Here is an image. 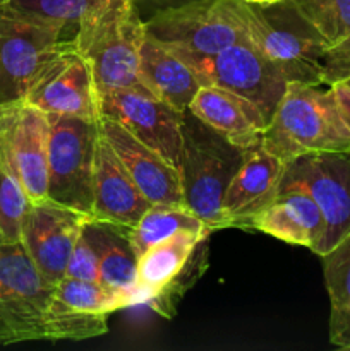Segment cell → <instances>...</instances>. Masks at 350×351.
Here are the masks:
<instances>
[{"label": "cell", "mask_w": 350, "mask_h": 351, "mask_svg": "<svg viewBox=\"0 0 350 351\" xmlns=\"http://www.w3.org/2000/svg\"><path fill=\"white\" fill-rule=\"evenodd\" d=\"M143 38L144 21L134 0H100L79 21L72 43L91 67L98 95L136 91L151 96L139 77Z\"/></svg>", "instance_id": "obj_1"}, {"label": "cell", "mask_w": 350, "mask_h": 351, "mask_svg": "<svg viewBox=\"0 0 350 351\" xmlns=\"http://www.w3.org/2000/svg\"><path fill=\"white\" fill-rule=\"evenodd\" d=\"M261 144L285 165L307 153L350 151V130L331 88L288 82Z\"/></svg>", "instance_id": "obj_2"}, {"label": "cell", "mask_w": 350, "mask_h": 351, "mask_svg": "<svg viewBox=\"0 0 350 351\" xmlns=\"http://www.w3.org/2000/svg\"><path fill=\"white\" fill-rule=\"evenodd\" d=\"M249 43L273 62L288 82L325 84L323 60L328 43L299 14L292 0L256 5L239 0Z\"/></svg>", "instance_id": "obj_3"}, {"label": "cell", "mask_w": 350, "mask_h": 351, "mask_svg": "<svg viewBox=\"0 0 350 351\" xmlns=\"http://www.w3.org/2000/svg\"><path fill=\"white\" fill-rule=\"evenodd\" d=\"M244 149L202 123L189 110L182 112L180 171L184 202L213 232L225 228L223 195L235 175Z\"/></svg>", "instance_id": "obj_4"}, {"label": "cell", "mask_w": 350, "mask_h": 351, "mask_svg": "<svg viewBox=\"0 0 350 351\" xmlns=\"http://www.w3.org/2000/svg\"><path fill=\"white\" fill-rule=\"evenodd\" d=\"M144 33L165 47L196 55H213L249 41L239 0H187L158 9L144 21Z\"/></svg>", "instance_id": "obj_5"}, {"label": "cell", "mask_w": 350, "mask_h": 351, "mask_svg": "<svg viewBox=\"0 0 350 351\" xmlns=\"http://www.w3.org/2000/svg\"><path fill=\"white\" fill-rule=\"evenodd\" d=\"M48 199L91 216L100 122L64 115H48Z\"/></svg>", "instance_id": "obj_6"}, {"label": "cell", "mask_w": 350, "mask_h": 351, "mask_svg": "<svg viewBox=\"0 0 350 351\" xmlns=\"http://www.w3.org/2000/svg\"><path fill=\"white\" fill-rule=\"evenodd\" d=\"M172 50V48H170ZM199 75L202 86L215 84L244 96L271 120L288 79L249 41L235 43L213 55L174 50Z\"/></svg>", "instance_id": "obj_7"}, {"label": "cell", "mask_w": 350, "mask_h": 351, "mask_svg": "<svg viewBox=\"0 0 350 351\" xmlns=\"http://www.w3.org/2000/svg\"><path fill=\"white\" fill-rule=\"evenodd\" d=\"M51 288L23 243L0 245V345L45 339L43 319Z\"/></svg>", "instance_id": "obj_8"}, {"label": "cell", "mask_w": 350, "mask_h": 351, "mask_svg": "<svg viewBox=\"0 0 350 351\" xmlns=\"http://www.w3.org/2000/svg\"><path fill=\"white\" fill-rule=\"evenodd\" d=\"M280 187L307 192L325 218L319 257L350 233V151H319L285 165Z\"/></svg>", "instance_id": "obj_9"}, {"label": "cell", "mask_w": 350, "mask_h": 351, "mask_svg": "<svg viewBox=\"0 0 350 351\" xmlns=\"http://www.w3.org/2000/svg\"><path fill=\"white\" fill-rule=\"evenodd\" d=\"M48 113L26 99L0 103V161L31 202L48 199Z\"/></svg>", "instance_id": "obj_10"}, {"label": "cell", "mask_w": 350, "mask_h": 351, "mask_svg": "<svg viewBox=\"0 0 350 351\" xmlns=\"http://www.w3.org/2000/svg\"><path fill=\"white\" fill-rule=\"evenodd\" d=\"M65 27L0 9V103L23 99L45 65L65 47Z\"/></svg>", "instance_id": "obj_11"}, {"label": "cell", "mask_w": 350, "mask_h": 351, "mask_svg": "<svg viewBox=\"0 0 350 351\" xmlns=\"http://www.w3.org/2000/svg\"><path fill=\"white\" fill-rule=\"evenodd\" d=\"M127 302L117 291L100 283L64 276L54 285L43 319L48 341H84L108 331V317L126 308Z\"/></svg>", "instance_id": "obj_12"}, {"label": "cell", "mask_w": 350, "mask_h": 351, "mask_svg": "<svg viewBox=\"0 0 350 351\" xmlns=\"http://www.w3.org/2000/svg\"><path fill=\"white\" fill-rule=\"evenodd\" d=\"M23 99L48 115L75 117L89 122L102 119L91 67L75 50L72 40L45 65Z\"/></svg>", "instance_id": "obj_13"}, {"label": "cell", "mask_w": 350, "mask_h": 351, "mask_svg": "<svg viewBox=\"0 0 350 351\" xmlns=\"http://www.w3.org/2000/svg\"><path fill=\"white\" fill-rule=\"evenodd\" d=\"M89 216L45 199L31 202L23 219L21 243L50 287L65 276L69 257Z\"/></svg>", "instance_id": "obj_14"}, {"label": "cell", "mask_w": 350, "mask_h": 351, "mask_svg": "<svg viewBox=\"0 0 350 351\" xmlns=\"http://www.w3.org/2000/svg\"><path fill=\"white\" fill-rule=\"evenodd\" d=\"M100 112L102 117L126 127L136 139L156 151L175 168L180 167L182 112L136 91L102 93Z\"/></svg>", "instance_id": "obj_15"}, {"label": "cell", "mask_w": 350, "mask_h": 351, "mask_svg": "<svg viewBox=\"0 0 350 351\" xmlns=\"http://www.w3.org/2000/svg\"><path fill=\"white\" fill-rule=\"evenodd\" d=\"M100 130L151 204H185L178 168L108 117L100 119Z\"/></svg>", "instance_id": "obj_16"}, {"label": "cell", "mask_w": 350, "mask_h": 351, "mask_svg": "<svg viewBox=\"0 0 350 351\" xmlns=\"http://www.w3.org/2000/svg\"><path fill=\"white\" fill-rule=\"evenodd\" d=\"M283 173V161L263 144L244 151L242 161L223 195L225 228H244L247 219L277 195Z\"/></svg>", "instance_id": "obj_17"}, {"label": "cell", "mask_w": 350, "mask_h": 351, "mask_svg": "<svg viewBox=\"0 0 350 351\" xmlns=\"http://www.w3.org/2000/svg\"><path fill=\"white\" fill-rule=\"evenodd\" d=\"M244 228L266 233L290 245L307 247L319 256L326 225L307 192L299 187H280L264 208L247 219Z\"/></svg>", "instance_id": "obj_18"}, {"label": "cell", "mask_w": 350, "mask_h": 351, "mask_svg": "<svg viewBox=\"0 0 350 351\" xmlns=\"http://www.w3.org/2000/svg\"><path fill=\"white\" fill-rule=\"evenodd\" d=\"M151 202L120 163L100 130L93 168V209L89 218L132 228Z\"/></svg>", "instance_id": "obj_19"}, {"label": "cell", "mask_w": 350, "mask_h": 351, "mask_svg": "<svg viewBox=\"0 0 350 351\" xmlns=\"http://www.w3.org/2000/svg\"><path fill=\"white\" fill-rule=\"evenodd\" d=\"M187 110L244 151L263 143L270 125V120L254 103L215 84L201 86Z\"/></svg>", "instance_id": "obj_20"}, {"label": "cell", "mask_w": 350, "mask_h": 351, "mask_svg": "<svg viewBox=\"0 0 350 351\" xmlns=\"http://www.w3.org/2000/svg\"><path fill=\"white\" fill-rule=\"evenodd\" d=\"M139 77L151 96L185 112L202 86L199 75L174 50L144 33L139 48Z\"/></svg>", "instance_id": "obj_21"}, {"label": "cell", "mask_w": 350, "mask_h": 351, "mask_svg": "<svg viewBox=\"0 0 350 351\" xmlns=\"http://www.w3.org/2000/svg\"><path fill=\"white\" fill-rule=\"evenodd\" d=\"M129 226L88 218L82 232L95 247L100 266V285L122 295L127 307L134 305L137 257L129 237Z\"/></svg>", "instance_id": "obj_22"}, {"label": "cell", "mask_w": 350, "mask_h": 351, "mask_svg": "<svg viewBox=\"0 0 350 351\" xmlns=\"http://www.w3.org/2000/svg\"><path fill=\"white\" fill-rule=\"evenodd\" d=\"M213 230H180L165 242L148 249L137 261V280L134 305L148 304L163 290L187 264L199 242L208 239Z\"/></svg>", "instance_id": "obj_23"}, {"label": "cell", "mask_w": 350, "mask_h": 351, "mask_svg": "<svg viewBox=\"0 0 350 351\" xmlns=\"http://www.w3.org/2000/svg\"><path fill=\"white\" fill-rule=\"evenodd\" d=\"M206 225L198 215L185 204H151L139 221L129 230L130 242L137 257L156 243L165 242L180 230H206Z\"/></svg>", "instance_id": "obj_24"}, {"label": "cell", "mask_w": 350, "mask_h": 351, "mask_svg": "<svg viewBox=\"0 0 350 351\" xmlns=\"http://www.w3.org/2000/svg\"><path fill=\"white\" fill-rule=\"evenodd\" d=\"M331 315L329 331L350 319V233L321 257Z\"/></svg>", "instance_id": "obj_25"}, {"label": "cell", "mask_w": 350, "mask_h": 351, "mask_svg": "<svg viewBox=\"0 0 350 351\" xmlns=\"http://www.w3.org/2000/svg\"><path fill=\"white\" fill-rule=\"evenodd\" d=\"M100 0H0V9L67 29L69 26L78 27L79 21Z\"/></svg>", "instance_id": "obj_26"}, {"label": "cell", "mask_w": 350, "mask_h": 351, "mask_svg": "<svg viewBox=\"0 0 350 351\" xmlns=\"http://www.w3.org/2000/svg\"><path fill=\"white\" fill-rule=\"evenodd\" d=\"M209 237L208 239L201 240L199 245L196 247V250L192 252L191 259L187 261V264L184 266V269L167 285L161 291H158L150 302H148V307L153 312H156L161 317H174L177 314V307L180 304V300L184 298V295L198 283L202 278V274L206 273L209 264Z\"/></svg>", "instance_id": "obj_27"}, {"label": "cell", "mask_w": 350, "mask_h": 351, "mask_svg": "<svg viewBox=\"0 0 350 351\" xmlns=\"http://www.w3.org/2000/svg\"><path fill=\"white\" fill-rule=\"evenodd\" d=\"M292 3L328 47L350 33V0H292Z\"/></svg>", "instance_id": "obj_28"}, {"label": "cell", "mask_w": 350, "mask_h": 351, "mask_svg": "<svg viewBox=\"0 0 350 351\" xmlns=\"http://www.w3.org/2000/svg\"><path fill=\"white\" fill-rule=\"evenodd\" d=\"M30 204L23 185L0 161V245L21 242L23 219Z\"/></svg>", "instance_id": "obj_29"}, {"label": "cell", "mask_w": 350, "mask_h": 351, "mask_svg": "<svg viewBox=\"0 0 350 351\" xmlns=\"http://www.w3.org/2000/svg\"><path fill=\"white\" fill-rule=\"evenodd\" d=\"M65 276L79 281H88V283H98L100 281L98 256H96L95 247L91 245L82 230L75 240L71 257H69Z\"/></svg>", "instance_id": "obj_30"}, {"label": "cell", "mask_w": 350, "mask_h": 351, "mask_svg": "<svg viewBox=\"0 0 350 351\" xmlns=\"http://www.w3.org/2000/svg\"><path fill=\"white\" fill-rule=\"evenodd\" d=\"M323 75H325V84L328 86L350 77V33L338 43L329 45L326 48Z\"/></svg>", "instance_id": "obj_31"}, {"label": "cell", "mask_w": 350, "mask_h": 351, "mask_svg": "<svg viewBox=\"0 0 350 351\" xmlns=\"http://www.w3.org/2000/svg\"><path fill=\"white\" fill-rule=\"evenodd\" d=\"M329 88H331L333 95H335L336 105H338L340 113H342L343 122L347 123L350 130V77L333 82Z\"/></svg>", "instance_id": "obj_32"}, {"label": "cell", "mask_w": 350, "mask_h": 351, "mask_svg": "<svg viewBox=\"0 0 350 351\" xmlns=\"http://www.w3.org/2000/svg\"><path fill=\"white\" fill-rule=\"evenodd\" d=\"M329 341L331 345H335L336 348L350 350V319L342 324L340 328L329 331Z\"/></svg>", "instance_id": "obj_33"}, {"label": "cell", "mask_w": 350, "mask_h": 351, "mask_svg": "<svg viewBox=\"0 0 350 351\" xmlns=\"http://www.w3.org/2000/svg\"><path fill=\"white\" fill-rule=\"evenodd\" d=\"M136 2V5H139V3H154V5H160V9H163V7H170V5H177V3H182V2H187V0H134Z\"/></svg>", "instance_id": "obj_34"}, {"label": "cell", "mask_w": 350, "mask_h": 351, "mask_svg": "<svg viewBox=\"0 0 350 351\" xmlns=\"http://www.w3.org/2000/svg\"><path fill=\"white\" fill-rule=\"evenodd\" d=\"M246 3H256V5H271V3L283 2V0H242Z\"/></svg>", "instance_id": "obj_35"}]
</instances>
